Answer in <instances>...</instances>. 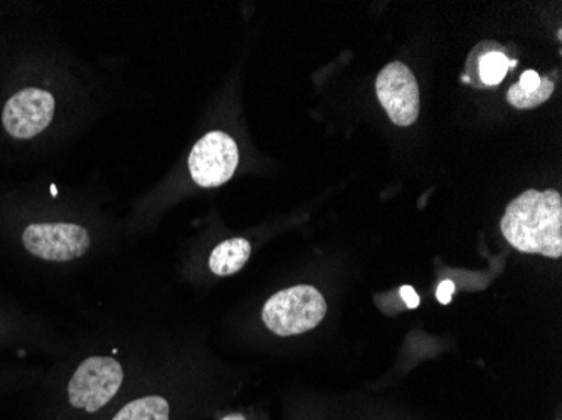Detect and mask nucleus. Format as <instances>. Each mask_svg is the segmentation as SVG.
<instances>
[{
  "label": "nucleus",
  "mask_w": 562,
  "mask_h": 420,
  "mask_svg": "<svg viewBox=\"0 0 562 420\" xmlns=\"http://www.w3.org/2000/svg\"><path fill=\"white\" fill-rule=\"evenodd\" d=\"M502 234L526 254L558 259L562 254V197L555 191H526L507 205Z\"/></svg>",
  "instance_id": "nucleus-1"
},
{
  "label": "nucleus",
  "mask_w": 562,
  "mask_h": 420,
  "mask_svg": "<svg viewBox=\"0 0 562 420\" xmlns=\"http://www.w3.org/2000/svg\"><path fill=\"white\" fill-rule=\"evenodd\" d=\"M327 303L315 287L300 284L278 292L265 303V325L278 337H293L314 330L324 320Z\"/></svg>",
  "instance_id": "nucleus-2"
},
{
  "label": "nucleus",
  "mask_w": 562,
  "mask_h": 420,
  "mask_svg": "<svg viewBox=\"0 0 562 420\" xmlns=\"http://www.w3.org/2000/svg\"><path fill=\"white\" fill-rule=\"evenodd\" d=\"M170 407L164 397H142L126 404L113 420H169Z\"/></svg>",
  "instance_id": "nucleus-9"
},
{
  "label": "nucleus",
  "mask_w": 562,
  "mask_h": 420,
  "mask_svg": "<svg viewBox=\"0 0 562 420\" xmlns=\"http://www.w3.org/2000/svg\"><path fill=\"white\" fill-rule=\"evenodd\" d=\"M56 101L41 88H25L5 103L2 125L12 138L37 137L55 118Z\"/></svg>",
  "instance_id": "nucleus-7"
},
{
  "label": "nucleus",
  "mask_w": 562,
  "mask_h": 420,
  "mask_svg": "<svg viewBox=\"0 0 562 420\" xmlns=\"http://www.w3.org/2000/svg\"><path fill=\"white\" fill-rule=\"evenodd\" d=\"M401 298L406 303L407 308H418L419 306V296L416 295L415 290L412 286H403L401 287Z\"/></svg>",
  "instance_id": "nucleus-14"
},
{
  "label": "nucleus",
  "mask_w": 562,
  "mask_h": 420,
  "mask_svg": "<svg viewBox=\"0 0 562 420\" xmlns=\"http://www.w3.org/2000/svg\"><path fill=\"white\" fill-rule=\"evenodd\" d=\"M375 91L382 109L397 126H412L419 115V87L412 69L394 61L379 72Z\"/></svg>",
  "instance_id": "nucleus-6"
},
{
  "label": "nucleus",
  "mask_w": 562,
  "mask_h": 420,
  "mask_svg": "<svg viewBox=\"0 0 562 420\" xmlns=\"http://www.w3.org/2000/svg\"><path fill=\"white\" fill-rule=\"evenodd\" d=\"M25 249L44 261L68 262L90 249V234L85 227L66 223L31 224L22 234Z\"/></svg>",
  "instance_id": "nucleus-5"
},
{
  "label": "nucleus",
  "mask_w": 562,
  "mask_h": 420,
  "mask_svg": "<svg viewBox=\"0 0 562 420\" xmlns=\"http://www.w3.org/2000/svg\"><path fill=\"white\" fill-rule=\"evenodd\" d=\"M454 293V283L453 281L447 280L438 286L437 290V298L441 305H448L451 302V296Z\"/></svg>",
  "instance_id": "nucleus-13"
},
{
  "label": "nucleus",
  "mask_w": 562,
  "mask_h": 420,
  "mask_svg": "<svg viewBox=\"0 0 562 420\" xmlns=\"http://www.w3.org/2000/svg\"><path fill=\"white\" fill-rule=\"evenodd\" d=\"M508 68H510V61H508L507 56L502 55L498 50H491L480 59V80L487 87H495V84L504 81Z\"/></svg>",
  "instance_id": "nucleus-11"
},
{
  "label": "nucleus",
  "mask_w": 562,
  "mask_h": 420,
  "mask_svg": "<svg viewBox=\"0 0 562 420\" xmlns=\"http://www.w3.org/2000/svg\"><path fill=\"white\" fill-rule=\"evenodd\" d=\"M123 368L112 356L85 360L68 385V399L75 409L97 412L103 409L122 387Z\"/></svg>",
  "instance_id": "nucleus-3"
},
{
  "label": "nucleus",
  "mask_w": 562,
  "mask_h": 420,
  "mask_svg": "<svg viewBox=\"0 0 562 420\" xmlns=\"http://www.w3.org/2000/svg\"><path fill=\"white\" fill-rule=\"evenodd\" d=\"M251 256V245L246 239L235 238L221 242L210 258V268L216 276H232L243 270Z\"/></svg>",
  "instance_id": "nucleus-8"
},
{
  "label": "nucleus",
  "mask_w": 562,
  "mask_h": 420,
  "mask_svg": "<svg viewBox=\"0 0 562 420\" xmlns=\"http://www.w3.org/2000/svg\"><path fill=\"white\" fill-rule=\"evenodd\" d=\"M539 83H541V76H539L538 72L532 71V69H529V71H526L520 76V81L517 83V87L524 91H532L539 87Z\"/></svg>",
  "instance_id": "nucleus-12"
},
{
  "label": "nucleus",
  "mask_w": 562,
  "mask_h": 420,
  "mask_svg": "<svg viewBox=\"0 0 562 420\" xmlns=\"http://www.w3.org/2000/svg\"><path fill=\"white\" fill-rule=\"evenodd\" d=\"M223 420H246L245 417L241 416V413H233V416L224 417Z\"/></svg>",
  "instance_id": "nucleus-15"
},
{
  "label": "nucleus",
  "mask_w": 562,
  "mask_h": 420,
  "mask_svg": "<svg viewBox=\"0 0 562 420\" xmlns=\"http://www.w3.org/2000/svg\"><path fill=\"white\" fill-rule=\"evenodd\" d=\"M554 93V83L549 78H541V83L536 90L524 91L514 84L507 93L508 103L517 110L538 109L539 104L546 103Z\"/></svg>",
  "instance_id": "nucleus-10"
},
{
  "label": "nucleus",
  "mask_w": 562,
  "mask_h": 420,
  "mask_svg": "<svg viewBox=\"0 0 562 420\" xmlns=\"http://www.w3.org/2000/svg\"><path fill=\"white\" fill-rule=\"evenodd\" d=\"M239 163L236 141L223 132L204 135L189 155L192 180L201 188H220L235 175Z\"/></svg>",
  "instance_id": "nucleus-4"
}]
</instances>
